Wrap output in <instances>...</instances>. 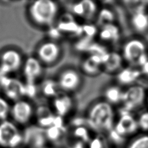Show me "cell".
<instances>
[{"label":"cell","instance_id":"8fae6325","mask_svg":"<svg viewBox=\"0 0 148 148\" xmlns=\"http://www.w3.org/2000/svg\"><path fill=\"white\" fill-rule=\"evenodd\" d=\"M22 68L27 84H36L44 74L45 66L35 56L27 57L24 61Z\"/></svg>","mask_w":148,"mask_h":148},{"label":"cell","instance_id":"ffe728a7","mask_svg":"<svg viewBox=\"0 0 148 148\" xmlns=\"http://www.w3.org/2000/svg\"><path fill=\"white\" fill-rule=\"evenodd\" d=\"M139 128L137 119L132 113L119 112V119L114 128L120 135L131 134Z\"/></svg>","mask_w":148,"mask_h":148},{"label":"cell","instance_id":"7402d4cb","mask_svg":"<svg viewBox=\"0 0 148 148\" xmlns=\"http://www.w3.org/2000/svg\"><path fill=\"white\" fill-rule=\"evenodd\" d=\"M39 91L44 98H49L50 100L60 92L55 78L43 79L39 86Z\"/></svg>","mask_w":148,"mask_h":148},{"label":"cell","instance_id":"ba28073f","mask_svg":"<svg viewBox=\"0 0 148 148\" xmlns=\"http://www.w3.org/2000/svg\"><path fill=\"white\" fill-rule=\"evenodd\" d=\"M20 52L14 49H8L0 54V74L2 76L17 71L22 67L24 62Z\"/></svg>","mask_w":148,"mask_h":148},{"label":"cell","instance_id":"4316f807","mask_svg":"<svg viewBox=\"0 0 148 148\" xmlns=\"http://www.w3.org/2000/svg\"><path fill=\"white\" fill-rule=\"evenodd\" d=\"M139 128L145 131H148V110L140 112L136 117Z\"/></svg>","mask_w":148,"mask_h":148},{"label":"cell","instance_id":"7c38bea8","mask_svg":"<svg viewBox=\"0 0 148 148\" xmlns=\"http://www.w3.org/2000/svg\"><path fill=\"white\" fill-rule=\"evenodd\" d=\"M75 102L71 94L60 92L50 100V108L53 113L60 117H64L73 110Z\"/></svg>","mask_w":148,"mask_h":148},{"label":"cell","instance_id":"cb8c5ba5","mask_svg":"<svg viewBox=\"0 0 148 148\" xmlns=\"http://www.w3.org/2000/svg\"><path fill=\"white\" fill-rule=\"evenodd\" d=\"M66 129L64 127L51 126L45 129L46 137L57 145H62L65 141Z\"/></svg>","mask_w":148,"mask_h":148},{"label":"cell","instance_id":"1f68e13d","mask_svg":"<svg viewBox=\"0 0 148 148\" xmlns=\"http://www.w3.org/2000/svg\"><path fill=\"white\" fill-rule=\"evenodd\" d=\"M69 148H83V146L81 142H78L75 143L73 146H71Z\"/></svg>","mask_w":148,"mask_h":148},{"label":"cell","instance_id":"4fadbf2b","mask_svg":"<svg viewBox=\"0 0 148 148\" xmlns=\"http://www.w3.org/2000/svg\"><path fill=\"white\" fill-rule=\"evenodd\" d=\"M76 19L69 12L62 15L60 13L55 25L63 35H69L80 38L82 36V27Z\"/></svg>","mask_w":148,"mask_h":148},{"label":"cell","instance_id":"83f0119b","mask_svg":"<svg viewBox=\"0 0 148 148\" xmlns=\"http://www.w3.org/2000/svg\"><path fill=\"white\" fill-rule=\"evenodd\" d=\"M130 148H148V135H143L135 140Z\"/></svg>","mask_w":148,"mask_h":148},{"label":"cell","instance_id":"3957f363","mask_svg":"<svg viewBox=\"0 0 148 148\" xmlns=\"http://www.w3.org/2000/svg\"><path fill=\"white\" fill-rule=\"evenodd\" d=\"M120 52L125 63L128 65L139 68L148 60V45L139 35L124 40Z\"/></svg>","mask_w":148,"mask_h":148},{"label":"cell","instance_id":"52a82bcc","mask_svg":"<svg viewBox=\"0 0 148 148\" xmlns=\"http://www.w3.org/2000/svg\"><path fill=\"white\" fill-rule=\"evenodd\" d=\"M23 142V134L16 124L8 120L0 122V147L17 148Z\"/></svg>","mask_w":148,"mask_h":148},{"label":"cell","instance_id":"e575fe53","mask_svg":"<svg viewBox=\"0 0 148 148\" xmlns=\"http://www.w3.org/2000/svg\"><path fill=\"white\" fill-rule=\"evenodd\" d=\"M147 12H148V11H147Z\"/></svg>","mask_w":148,"mask_h":148},{"label":"cell","instance_id":"9a60e30c","mask_svg":"<svg viewBox=\"0 0 148 148\" xmlns=\"http://www.w3.org/2000/svg\"><path fill=\"white\" fill-rule=\"evenodd\" d=\"M79 70L83 75L97 76L103 72V61L100 55L87 54L82 60Z\"/></svg>","mask_w":148,"mask_h":148},{"label":"cell","instance_id":"9c48e42d","mask_svg":"<svg viewBox=\"0 0 148 148\" xmlns=\"http://www.w3.org/2000/svg\"><path fill=\"white\" fill-rule=\"evenodd\" d=\"M35 109L29 101L21 99L15 101L12 106L10 114L14 123L24 125L28 124L35 115Z\"/></svg>","mask_w":148,"mask_h":148},{"label":"cell","instance_id":"d6986e66","mask_svg":"<svg viewBox=\"0 0 148 148\" xmlns=\"http://www.w3.org/2000/svg\"><path fill=\"white\" fill-rule=\"evenodd\" d=\"M23 142L32 148H43L45 143V129L38 125H31L27 127L23 134Z\"/></svg>","mask_w":148,"mask_h":148},{"label":"cell","instance_id":"44dd1931","mask_svg":"<svg viewBox=\"0 0 148 148\" xmlns=\"http://www.w3.org/2000/svg\"><path fill=\"white\" fill-rule=\"evenodd\" d=\"M124 88L115 82L105 86L102 91V99L113 106H120L123 102Z\"/></svg>","mask_w":148,"mask_h":148},{"label":"cell","instance_id":"e0dca14e","mask_svg":"<svg viewBox=\"0 0 148 148\" xmlns=\"http://www.w3.org/2000/svg\"><path fill=\"white\" fill-rule=\"evenodd\" d=\"M103 72L114 75L124 66L125 62L120 53L115 50H109L102 55Z\"/></svg>","mask_w":148,"mask_h":148},{"label":"cell","instance_id":"8992f818","mask_svg":"<svg viewBox=\"0 0 148 148\" xmlns=\"http://www.w3.org/2000/svg\"><path fill=\"white\" fill-rule=\"evenodd\" d=\"M147 92L142 85L135 84L124 88L122 103L119 112L131 113L145 105Z\"/></svg>","mask_w":148,"mask_h":148},{"label":"cell","instance_id":"5b68a950","mask_svg":"<svg viewBox=\"0 0 148 148\" xmlns=\"http://www.w3.org/2000/svg\"><path fill=\"white\" fill-rule=\"evenodd\" d=\"M83 76L79 69L66 66L58 72L55 79L60 92L72 94L82 87L83 83Z\"/></svg>","mask_w":148,"mask_h":148},{"label":"cell","instance_id":"d6a6232c","mask_svg":"<svg viewBox=\"0 0 148 148\" xmlns=\"http://www.w3.org/2000/svg\"><path fill=\"white\" fill-rule=\"evenodd\" d=\"M145 105L147 106L148 107V93H147V97H146V103H145Z\"/></svg>","mask_w":148,"mask_h":148},{"label":"cell","instance_id":"7a4b0ae2","mask_svg":"<svg viewBox=\"0 0 148 148\" xmlns=\"http://www.w3.org/2000/svg\"><path fill=\"white\" fill-rule=\"evenodd\" d=\"M115 111L114 106L103 99L95 100L86 110V124L97 131L109 132L113 128Z\"/></svg>","mask_w":148,"mask_h":148},{"label":"cell","instance_id":"4dcf8cb0","mask_svg":"<svg viewBox=\"0 0 148 148\" xmlns=\"http://www.w3.org/2000/svg\"><path fill=\"white\" fill-rule=\"evenodd\" d=\"M139 68L142 77L148 79V60Z\"/></svg>","mask_w":148,"mask_h":148},{"label":"cell","instance_id":"f546056e","mask_svg":"<svg viewBox=\"0 0 148 148\" xmlns=\"http://www.w3.org/2000/svg\"><path fill=\"white\" fill-rule=\"evenodd\" d=\"M90 148H108L104 138L97 137L90 143Z\"/></svg>","mask_w":148,"mask_h":148},{"label":"cell","instance_id":"603a6c76","mask_svg":"<svg viewBox=\"0 0 148 148\" xmlns=\"http://www.w3.org/2000/svg\"><path fill=\"white\" fill-rule=\"evenodd\" d=\"M116 14L114 10L108 6L100 7L95 20V24L99 28L103 25L115 23Z\"/></svg>","mask_w":148,"mask_h":148},{"label":"cell","instance_id":"30bf717a","mask_svg":"<svg viewBox=\"0 0 148 148\" xmlns=\"http://www.w3.org/2000/svg\"><path fill=\"white\" fill-rule=\"evenodd\" d=\"M0 87L5 96L14 102L25 97V84L16 78L2 76Z\"/></svg>","mask_w":148,"mask_h":148},{"label":"cell","instance_id":"ac0fdd59","mask_svg":"<svg viewBox=\"0 0 148 148\" xmlns=\"http://www.w3.org/2000/svg\"><path fill=\"white\" fill-rule=\"evenodd\" d=\"M97 36L103 45H114L121 39V29L116 23L106 24L98 28Z\"/></svg>","mask_w":148,"mask_h":148},{"label":"cell","instance_id":"2e32d148","mask_svg":"<svg viewBox=\"0 0 148 148\" xmlns=\"http://www.w3.org/2000/svg\"><path fill=\"white\" fill-rule=\"evenodd\" d=\"M115 83L123 88H126L136 82L142 77L141 72L138 67L132 65L124 66L114 75Z\"/></svg>","mask_w":148,"mask_h":148},{"label":"cell","instance_id":"d4e9b609","mask_svg":"<svg viewBox=\"0 0 148 148\" xmlns=\"http://www.w3.org/2000/svg\"><path fill=\"white\" fill-rule=\"evenodd\" d=\"M82 36L93 39L95 36H97L98 27L92 22L85 23L84 24H82Z\"/></svg>","mask_w":148,"mask_h":148},{"label":"cell","instance_id":"6da1fadb","mask_svg":"<svg viewBox=\"0 0 148 148\" xmlns=\"http://www.w3.org/2000/svg\"><path fill=\"white\" fill-rule=\"evenodd\" d=\"M27 13L34 25L47 29L56 24L60 14V5L52 0L34 1L28 5Z\"/></svg>","mask_w":148,"mask_h":148},{"label":"cell","instance_id":"484cf974","mask_svg":"<svg viewBox=\"0 0 148 148\" xmlns=\"http://www.w3.org/2000/svg\"><path fill=\"white\" fill-rule=\"evenodd\" d=\"M10 112V107L9 103L4 98L0 97V122L7 120Z\"/></svg>","mask_w":148,"mask_h":148},{"label":"cell","instance_id":"5bb4252c","mask_svg":"<svg viewBox=\"0 0 148 148\" xmlns=\"http://www.w3.org/2000/svg\"><path fill=\"white\" fill-rule=\"evenodd\" d=\"M129 23L131 29L137 35L148 32V12L143 5H138L130 15Z\"/></svg>","mask_w":148,"mask_h":148},{"label":"cell","instance_id":"f1b7e54d","mask_svg":"<svg viewBox=\"0 0 148 148\" xmlns=\"http://www.w3.org/2000/svg\"><path fill=\"white\" fill-rule=\"evenodd\" d=\"M74 135L76 137L81 138L83 141L87 142L89 140V136L87 129L83 127H77L74 131Z\"/></svg>","mask_w":148,"mask_h":148},{"label":"cell","instance_id":"277c9868","mask_svg":"<svg viewBox=\"0 0 148 148\" xmlns=\"http://www.w3.org/2000/svg\"><path fill=\"white\" fill-rule=\"evenodd\" d=\"M63 53V47L60 42L47 38L38 44L34 56L45 67H49L60 61Z\"/></svg>","mask_w":148,"mask_h":148},{"label":"cell","instance_id":"836d02e7","mask_svg":"<svg viewBox=\"0 0 148 148\" xmlns=\"http://www.w3.org/2000/svg\"><path fill=\"white\" fill-rule=\"evenodd\" d=\"M2 75L0 74V86H1V78H2Z\"/></svg>","mask_w":148,"mask_h":148}]
</instances>
